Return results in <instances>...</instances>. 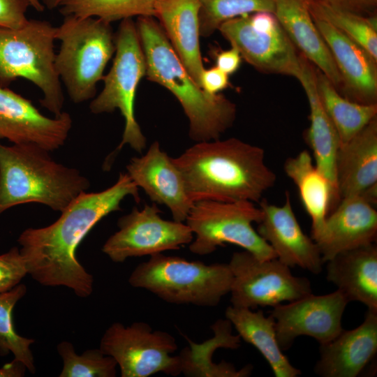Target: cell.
<instances>
[{"label":"cell","mask_w":377,"mask_h":377,"mask_svg":"<svg viewBox=\"0 0 377 377\" xmlns=\"http://www.w3.org/2000/svg\"><path fill=\"white\" fill-rule=\"evenodd\" d=\"M127 196L140 201L139 188L126 172H120L110 187L78 195L52 224L25 229L17 242L27 274L43 286H63L78 297H89L94 277L78 261L77 249L102 219L121 209V202Z\"/></svg>","instance_id":"obj_1"},{"label":"cell","mask_w":377,"mask_h":377,"mask_svg":"<svg viewBox=\"0 0 377 377\" xmlns=\"http://www.w3.org/2000/svg\"><path fill=\"white\" fill-rule=\"evenodd\" d=\"M263 148L236 138L198 142L172 161L191 200L259 202L276 182Z\"/></svg>","instance_id":"obj_2"},{"label":"cell","mask_w":377,"mask_h":377,"mask_svg":"<svg viewBox=\"0 0 377 377\" xmlns=\"http://www.w3.org/2000/svg\"><path fill=\"white\" fill-rule=\"evenodd\" d=\"M135 24L146 60L145 76L178 100L189 121L190 138L197 142L219 139L235 122V104L195 83L154 17H138Z\"/></svg>","instance_id":"obj_3"},{"label":"cell","mask_w":377,"mask_h":377,"mask_svg":"<svg viewBox=\"0 0 377 377\" xmlns=\"http://www.w3.org/2000/svg\"><path fill=\"white\" fill-rule=\"evenodd\" d=\"M50 152L32 143L6 145L0 142V215L29 202L61 212L89 189L87 177L55 161Z\"/></svg>","instance_id":"obj_4"},{"label":"cell","mask_w":377,"mask_h":377,"mask_svg":"<svg viewBox=\"0 0 377 377\" xmlns=\"http://www.w3.org/2000/svg\"><path fill=\"white\" fill-rule=\"evenodd\" d=\"M57 27L50 22L28 20L18 29L0 27V86L17 78L32 82L42 91L40 105L57 116L64 96L55 66Z\"/></svg>","instance_id":"obj_5"},{"label":"cell","mask_w":377,"mask_h":377,"mask_svg":"<svg viewBox=\"0 0 377 377\" xmlns=\"http://www.w3.org/2000/svg\"><path fill=\"white\" fill-rule=\"evenodd\" d=\"M232 274L228 263L206 265L183 258L154 254L138 265L128 283L163 301L213 307L230 293Z\"/></svg>","instance_id":"obj_6"},{"label":"cell","mask_w":377,"mask_h":377,"mask_svg":"<svg viewBox=\"0 0 377 377\" xmlns=\"http://www.w3.org/2000/svg\"><path fill=\"white\" fill-rule=\"evenodd\" d=\"M56 39L61 45L55 66L71 100L78 104L93 98L115 52L110 23L97 17L66 15L57 27Z\"/></svg>","instance_id":"obj_7"},{"label":"cell","mask_w":377,"mask_h":377,"mask_svg":"<svg viewBox=\"0 0 377 377\" xmlns=\"http://www.w3.org/2000/svg\"><path fill=\"white\" fill-rule=\"evenodd\" d=\"M147 64L136 24L131 18L121 20L115 35V56L112 67L103 77L104 87L90 103L94 114L110 113L118 109L124 119L122 140L104 163L110 167L114 155L125 145L141 154L147 140L135 117L138 86L146 75Z\"/></svg>","instance_id":"obj_8"},{"label":"cell","mask_w":377,"mask_h":377,"mask_svg":"<svg viewBox=\"0 0 377 377\" xmlns=\"http://www.w3.org/2000/svg\"><path fill=\"white\" fill-rule=\"evenodd\" d=\"M262 211L246 200L195 202L185 221L193 234L191 252L203 256L225 244L238 246L262 260L276 258L270 246L258 235L253 223H258Z\"/></svg>","instance_id":"obj_9"},{"label":"cell","mask_w":377,"mask_h":377,"mask_svg":"<svg viewBox=\"0 0 377 377\" xmlns=\"http://www.w3.org/2000/svg\"><path fill=\"white\" fill-rule=\"evenodd\" d=\"M99 348L116 361L121 377L182 374L179 355H172L178 348L175 338L165 331L154 330L145 322L126 327L112 323L104 332Z\"/></svg>","instance_id":"obj_10"},{"label":"cell","mask_w":377,"mask_h":377,"mask_svg":"<svg viewBox=\"0 0 377 377\" xmlns=\"http://www.w3.org/2000/svg\"><path fill=\"white\" fill-rule=\"evenodd\" d=\"M228 265L232 274L230 293L233 306L274 307L312 293L309 279L294 276L277 258L262 260L244 250L235 252Z\"/></svg>","instance_id":"obj_11"},{"label":"cell","mask_w":377,"mask_h":377,"mask_svg":"<svg viewBox=\"0 0 377 377\" xmlns=\"http://www.w3.org/2000/svg\"><path fill=\"white\" fill-rule=\"evenodd\" d=\"M154 203L143 209L133 207L117 221L119 230L110 235L102 251L114 263L127 258L177 250L189 244L193 234L185 222L163 219Z\"/></svg>","instance_id":"obj_12"},{"label":"cell","mask_w":377,"mask_h":377,"mask_svg":"<svg viewBox=\"0 0 377 377\" xmlns=\"http://www.w3.org/2000/svg\"><path fill=\"white\" fill-rule=\"evenodd\" d=\"M348 303L339 290L323 295L312 293L287 304L273 307L276 339L282 350L289 349L300 336L325 344L343 330L341 320Z\"/></svg>","instance_id":"obj_13"},{"label":"cell","mask_w":377,"mask_h":377,"mask_svg":"<svg viewBox=\"0 0 377 377\" xmlns=\"http://www.w3.org/2000/svg\"><path fill=\"white\" fill-rule=\"evenodd\" d=\"M218 30L257 71L300 77L301 55L279 23L269 30H258L251 25L249 15H246L223 22Z\"/></svg>","instance_id":"obj_14"},{"label":"cell","mask_w":377,"mask_h":377,"mask_svg":"<svg viewBox=\"0 0 377 377\" xmlns=\"http://www.w3.org/2000/svg\"><path fill=\"white\" fill-rule=\"evenodd\" d=\"M72 124L69 113L48 117L31 100L0 86V140L32 143L53 151L65 144Z\"/></svg>","instance_id":"obj_15"},{"label":"cell","mask_w":377,"mask_h":377,"mask_svg":"<svg viewBox=\"0 0 377 377\" xmlns=\"http://www.w3.org/2000/svg\"><path fill=\"white\" fill-rule=\"evenodd\" d=\"M262 219L257 232L270 246L276 258L290 268L300 267L318 274L324 263L315 241L302 230L293 212L290 195L286 191L281 206L259 202Z\"/></svg>","instance_id":"obj_16"},{"label":"cell","mask_w":377,"mask_h":377,"mask_svg":"<svg viewBox=\"0 0 377 377\" xmlns=\"http://www.w3.org/2000/svg\"><path fill=\"white\" fill-rule=\"evenodd\" d=\"M126 171L152 202L169 209L174 221L185 222L194 202L189 197L182 173L157 141L144 155L133 157L126 165Z\"/></svg>","instance_id":"obj_17"},{"label":"cell","mask_w":377,"mask_h":377,"mask_svg":"<svg viewBox=\"0 0 377 377\" xmlns=\"http://www.w3.org/2000/svg\"><path fill=\"white\" fill-rule=\"evenodd\" d=\"M376 237V209L355 195L340 200L313 240L325 263L341 252L374 243Z\"/></svg>","instance_id":"obj_18"},{"label":"cell","mask_w":377,"mask_h":377,"mask_svg":"<svg viewBox=\"0 0 377 377\" xmlns=\"http://www.w3.org/2000/svg\"><path fill=\"white\" fill-rule=\"evenodd\" d=\"M313 19L341 76L343 96L360 104H377V60L330 24Z\"/></svg>","instance_id":"obj_19"},{"label":"cell","mask_w":377,"mask_h":377,"mask_svg":"<svg viewBox=\"0 0 377 377\" xmlns=\"http://www.w3.org/2000/svg\"><path fill=\"white\" fill-rule=\"evenodd\" d=\"M315 373L323 377H356L377 353V311L369 310L360 325L343 330L331 341L320 345Z\"/></svg>","instance_id":"obj_20"},{"label":"cell","mask_w":377,"mask_h":377,"mask_svg":"<svg viewBox=\"0 0 377 377\" xmlns=\"http://www.w3.org/2000/svg\"><path fill=\"white\" fill-rule=\"evenodd\" d=\"M274 14L300 54L340 91L341 76L310 13L308 0H275Z\"/></svg>","instance_id":"obj_21"},{"label":"cell","mask_w":377,"mask_h":377,"mask_svg":"<svg viewBox=\"0 0 377 377\" xmlns=\"http://www.w3.org/2000/svg\"><path fill=\"white\" fill-rule=\"evenodd\" d=\"M200 0H155V17L187 72L201 87L205 70L199 32Z\"/></svg>","instance_id":"obj_22"},{"label":"cell","mask_w":377,"mask_h":377,"mask_svg":"<svg viewBox=\"0 0 377 377\" xmlns=\"http://www.w3.org/2000/svg\"><path fill=\"white\" fill-rule=\"evenodd\" d=\"M327 263V279L348 302L377 311V246L372 243L341 252Z\"/></svg>","instance_id":"obj_23"},{"label":"cell","mask_w":377,"mask_h":377,"mask_svg":"<svg viewBox=\"0 0 377 377\" xmlns=\"http://www.w3.org/2000/svg\"><path fill=\"white\" fill-rule=\"evenodd\" d=\"M335 170L340 200L377 184V117L340 145Z\"/></svg>","instance_id":"obj_24"},{"label":"cell","mask_w":377,"mask_h":377,"mask_svg":"<svg viewBox=\"0 0 377 377\" xmlns=\"http://www.w3.org/2000/svg\"><path fill=\"white\" fill-rule=\"evenodd\" d=\"M301 57L302 72L297 80L305 91L310 108V125L304 133V138L312 151L316 166L329 179L339 195L335 160L340 140L317 94L316 67L302 55Z\"/></svg>","instance_id":"obj_25"},{"label":"cell","mask_w":377,"mask_h":377,"mask_svg":"<svg viewBox=\"0 0 377 377\" xmlns=\"http://www.w3.org/2000/svg\"><path fill=\"white\" fill-rule=\"evenodd\" d=\"M283 170L296 186L302 206L311 218V237L314 239L320 232L328 214L339 202L340 198L306 149L288 158Z\"/></svg>","instance_id":"obj_26"},{"label":"cell","mask_w":377,"mask_h":377,"mask_svg":"<svg viewBox=\"0 0 377 377\" xmlns=\"http://www.w3.org/2000/svg\"><path fill=\"white\" fill-rule=\"evenodd\" d=\"M241 339L254 346L269 363L276 377H297L301 371L293 366L280 348L274 320L263 311L229 306L225 312Z\"/></svg>","instance_id":"obj_27"},{"label":"cell","mask_w":377,"mask_h":377,"mask_svg":"<svg viewBox=\"0 0 377 377\" xmlns=\"http://www.w3.org/2000/svg\"><path fill=\"white\" fill-rule=\"evenodd\" d=\"M214 335L202 343L189 341L191 348H185L179 354L182 374L195 377H245L251 374L253 367L248 364L239 370L231 363L212 362V355L219 348L236 349L240 346L241 338L232 334V325L228 319H219L211 326Z\"/></svg>","instance_id":"obj_28"},{"label":"cell","mask_w":377,"mask_h":377,"mask_svg":"<svg viewBox=\"0 0 377 377\" xmlns=\"http://www.w3.org/2000/svg\"><path fill=\"white\" fill-rule=\"evenodd\" d=\"M315 83L319 100L337 131L341 145L349 141L377 117V104H360L341 96L316 68Z\"/></svg>","instance_id":"obj_29"},{"label":"cell","mask_w":377,"mask_h":377,"mask_svg":"<svg viewBox=\"0 0 377 377\" xmlns=\"http://www.w3.org/2000/svg\"><path fill=\"white\" fill-rule=\"evenodd\" d=\"M313 18L322 20L350 38L377 60V18L337 6L326 0H308Z\"/></svg>","instance_id":"obj_30"},{"label":"cell","mask_w":377,"mask_h":377,"mask_svg":"<svg viewBox=\"0 0 377 377\" xmlns=\"http://www.w3.org/2000/svg\"><path fill=\"white\" fill-rule=\"evenodd\" d=\"M155 0H66L59 8L64 16L97 17L111 23L134 16L155 17Z\"/></svg>","instance_id":"obj_31"},{"label":"cell","mask_w":377,"mask_h":377,"mask_svg":"<svg viewBox=\"0 0 377 377\" xmlns=\"http://www.w3.org/2000/svg\"><path fill=\"white\" fill-rule=\"evenodd\" d=\"M26 293V285L18 283L0 293V355L6 356L11 353L14 360L20 362L30 373L34 374L36 368L30 346L35 341L17 334L13 320V309Z\"/></svg>","instance_id":"obj_32"},{"label":"cell","mask_w":377,"mask_h":377,"mask_svg":"<svg viewBox=\"0 0 377 377\" xmlns=\"http://www.w3.org/2000/svg\"><path fill=\"white\" fill-rule=\"evenodd\" d=\"M200 36H211L225 22L256 12L274 13L275 0H200Z\"/></svg>","instance_id":"obj_33"},{"label":"cell","mask_w":377,"mask_h":377,"mask_svg":"<svg viewBox=\"0 0 377 377\" xmlns=\"http://www.w3.org/2000/svg\"><path fill=\"white\" fill-rule=\"evenodd\" d=\"M63 361L59 377H114L117 364L100 348L85 350L77 355L71 342L63 341L57 346Z\"/></svg>","instance_id":"obj_34"},{"label":"cell","mask_w":377,"mask_h":377,"mask_svg":"<svg viewBox=\"0 0 377 377\" xmlns=\"http://www.w3.org/2000/svg\"><path fill=\"white\" fill-rule=\"evenodd\" d=\"M27 274L25 263L18 247L13 246L0 254V293L17 286Z\"/></svg>","instance_id":"obj_35"},{"label":"cell","mask_w":377,"mask_h":377,"mask_svg":"<svg viewBox=\"0 0 377 377\" xmlns=\"http://www.w3.org/2000/svg\"><path fill=\"white\" fill-rule=\"evenodd\" d=\"M28 0H0V27L18 29L28 21Z\"/></svg>","instance_id":"obj_36"},{"label":"cell","mask_w":377,"mask_h":377,"mask_svg":"<svg viewBox=\"0 0 377 377\" xmlns=\"http://www.w3.org/2000/svg\"><path fill=\"white\" fill-rule=\"evenodd\" d=\"M228 75L216 66L205 69L201 77L202 89L208 94H217L228 87Z\"/></svg>","instance_id":"obj_37"},{"label":"cell","mask_w":377,"mask_h":377,"mask_svg":"<svg viewBox=\"0 0 377 377\" xmlns=\"http://www.w3.org/2000/svg\"><path fill=\"white\" fill-rule=\"evenodd\" d=\"M242 59L239 50L232 47L229 50H222L216 54V66L228 75H230L239 69Z\"/></svg>","instance_id":"obj_38"},{"label":"cell","mask_w":377,"mask_h":377,"mask_svg":"<svg viewBox=\"0 0 377 377\" xmlns=\"http://www.w3.org/2000/svg\"><path fill=\"white\" fill-rule=\"evenodd\" d=\"M342 8L365 15L374 13L377 0H326ZM366 16V15H365Z\"/></svg>","instance_id":"obj_39"},{"label":"cell","mask_w":377,"mask_h":377,"mask_svg":"<svg viewBox=\"0 0 377 377\" xmlns=\"http://www.w3.org/2000/svg\"><path fill=\"white\" fill-rule=\"evenodd\" d=\"M26 370L22 363L13 360L0 368V377H21L24 376Z\"/></svg>","instance_id":"obj_40"},{"label":"cell","mask_w":377,"mask_h":377,"mask_svg":"<svg viewBox=\"0 0 377 377\" xmlns=\"http://www.w3.org/2000/svg\"><path fill=\"white\" fill-rule=\"evenodd\" d=\"M45 8L50 10L59 8L66 0H40Z\"/></svg>","instance_id":"obj_41"},{"label":"cell","mask_w":377,"mask_h":377,"mask_svg":"<svg viewBox=\"0 0 377 377\" xmlns=\"http://www.w3.org/2000/svg\"><path fill=\"white\" fill-rule=\"evenodd\" d=\"M29 5L34 10L38 12H43L45 9V6L42 3L40 0H28Z\"/></svg>","instance_id":"obj_42"}]
</instances>
